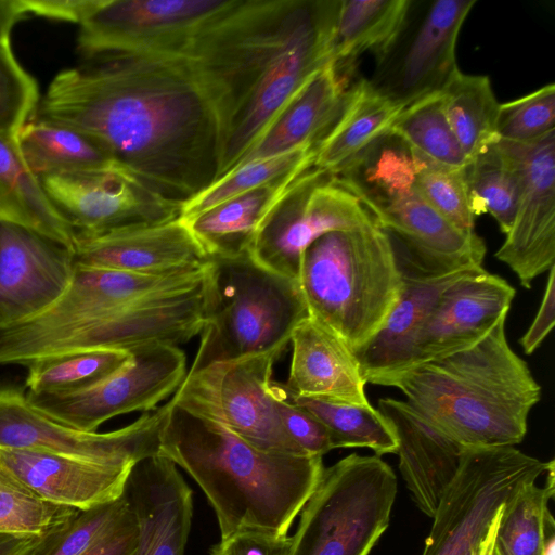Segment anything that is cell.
Listing matches in <instances>:
<instances>
[{"instance_id": "obj_1", "label": "cell", "mask_w": 555, "mask_h": 555, "mask_svg": "<svg viewBox=\"0 0 555 555\" xmlns=\"http://www.w3.org/2000/svg\"><path fill=\"white\" fill-rule=\"evenodd\" d=\"M36 117L95 140L128 173L183 205L220 176L215 107L179 56L109 54L60 72Z\"/></svg>"}, {"instance_id": "obj_2", "label": "cell", "mask_w": 555, "mask_h": 555, "mask_svg": "<svg viewBox=\"0 0 555 555\" xmlns=\"http://www.w3.org/2000/svg\"><path fill=\"white\" fill-rule=\"evenodd\" d=\"M158 455L197 482L216 513L221 539L241 529L286 535L324 469L322 456L261 450L172 399Z\"/></svg>"}, {"instance_id": "obj_3", "label": "cell", "mask_w": 555, "mask_h": 555, "mask_svg": "<svg viewBox=\"0 0 555 555\" xmlns=\"http://www.w3.org/2000/svg\"><path fill=\"white\" fill-rule=\"evenodd\" d=\"M505 321L475 346L413 365L384 386L398 388L426 423L463 448L520 443L541 387L509 347Z\"/></svg>"}, {"instance_id": "obj_4", "label": "cell", "mask_w": 555, "mask_h": 555, "mask_svg": "<svg viewBox=\"0 0 555 555\" xmlns=\"http://www.w3.org/2000/svg\"><path fill=\"white\" fill-rule=\"evenodd\" d=\"M297 281L309 317L351 350L379 330L402 286L390 241L375 219L312 242L302 255Z\"/></svg>"}, {"instance_id": "obj_5", "label": "cell", "mask_w": 555, "mask_h": 555, "mask_svg": "<svg viewBox=\"0 0 555 555\" xmlns=\"http://www.w3.org/2000/svg\"><path fill=\"white\" fill-rule=\"evenodd\" d=\"M206 321L188 372L249 354L282 352L309 317L298 281L267 270L249 254L210 258Z\"/></svg>"}, {"instance_id": "obj_6", "label": "cell", "mask_w": 555, "mask_h": 555, "mask_svg": "<svg viewBox=\"0 0 555 555\" xmlns=\"http://www.w3.org/2000/svg\"><path fill=\"white\" fill-rule=\"evenodd\" d=\"M397 491L393 469L378 455L352 453L324 467L288 555H369L389 526Z\"/></svg>"}, {"instance_id": "obj_7", "label": "cell", "mask_w": 555, "mask_h": 555, "mask_svg": "<svg viewBox=\"0 0 555 555\" xmlns=\"http://www.w3.org/2000/svg\"><path fill=\"white\" fill-rule=\"evenodd\" d=\"M293 0H241L179 55L209 96L224 134L276 49Z\"/></svg>"}, {"instance_id": "obj_8", "label": "cell", "mask_w": 555, "mask_h": 555, "mask_svg": "<svg viewBox=\"0 0 555 555\" xmlns=\"http://www.w3.org/2000/svg\"><path fill=\"white\" fill-rule=\"evenodd\" d=\"M339 4L340 0H293L263 75L224 134L219 178L235 167L287 100L333 61Z\"/></svg>"}, {"instance_id": "obj_9", "label": "cell", "mask_w": 555, "mask_h": 555, "mask_svg": "<svg viewBox=\"0 0 555 555\" xmlns=\"http://www.w3.org/2000/svg\"><path fill=\"white\" fill-rule=\"evenodd\" d=\"M205 282L206 276L195 288L152 295L11 348L0 353V365L27 366L37 359L74 350L130 351L145 345L185 344L199 335L206 321Z\"/></svg>"}, {"instance_id": "obj_10", "label": "cell", "mask_w": 555, "mask_h": 555, "mask_svg": "<svg viewBox=\"0 0 555 555\" xmlns=\"http://www.w3.org/2000/svg\"><path fill=\"white\" fill-rule=\"evenodd\" d=\"M550 462L515 447L465 449L436 508L422 555H474L499 511Z\"/></svg>"}, {"instance_id": "obj_11", "label": "cell", "mask_w": 555, "mask_h": 555, "mask_svg": "<svg viewBox=\"0 0 555 555\" xmlns=\"http://www.w3.org/2000/svg\"><path fill=\"white\" fill-rule=\"evenodd\" d=\"M280 356L249 354L188 372L171 399L261 450L306 455L286 434L273 405L270 386Z\"/></svg>"}, {"instance_id": "obj_12", "label": "cell", "mask_w": 555, "mask_h": 555, "mask_svg": "<svg viewBox=\"0 0 555 555\" xmlns=\"http://www.w3.org/2000/svg\"><path fill=\"white\" fill-rule=\"evenodd\" d=\"M476 0H411L404 20L375 57L371 87L406 107L441 92L460 70L455 47Z\"/></svg>"}, {"instance_id": "obj_13", "label": "cell", "mask_w": 555, "mask_h": 555, "mask_svg": "<svg viewBox=\"0 0 555 555\" xmlns=\"http://www.w3.org/2000/svg\"><path fill=\"white\" fill-rule=\"evenodd\" d=\"M371 212L334 176L312 166L299 175L260 222L248 254L279 275L298 279L308 246L320 236L365 225Z\"/></svg>"}, {"instance_id": "obj_14", "label": "cell", "mask_w": 555, "mask_h": 555, "mask_svg": "<svg viewBox=\"0 0 555 555\" xmlns=\"http://www.w3.org/2000/svg\"><path fill=\"white\" fill-rule=\"evenodd\" d=\"M241 0H102L80 24L85 60L109 54L179 55Z\"/></svg>"}, {"instance_id": "obj_15", "label": "cell", "mask_w": 555, "mask_h": 555, "mask_svg": "<svg viewBox=\"0 0 555 555\" xmlns=\"http://www.w3.org/2000/svg\"><path fill=\"white\" fill-rule=\"evenodd\" d=\"M130 352L118 370L86 389L70 393L25 391L26 398L48 417L82 431H96L118 415L154 411L182 384L188 373L186 356L179 346L164 344Z\"/></svg>"}, {"instance_id": "obj_16", "label": "cell", "mask_w": 555, "mask_h": 555, "mask_svg": "<svg viewBox=\"0 0 555 555\" xmlns=\"http://www.w3.org/2000/svg\"><path fill=\"white\" fill-rule=\"evenodd\" d=\"M167 403L116 430L82 431L37 410L17 388H0V448L47 452L72 459L134 466L158 455Z\"/></svg>"}, {"instance_id": "obj_17", "label": "cell", "mask_w": 555, "mask_h": 555, "mask_svg": "<svg viewBox=\"0 0 555 555\" xmlns=\"http://www.w3.org/2000/svg\"><path fill=\"white\" fill-rule=\"evenodd\" d=\"M39 182L75 233L160 223L181 215V204L160 197L122 169L53 172Z\"/></svg>"}, {"instance_id": "obj_18", "label": "cell", "mask_w": 555, "mask_h": 555, "mask_svg": "<svg viewBox=\"0 0 555 555\" xmlns=\"http://www.w3.org/2000/svg\"><path fill=\"white\" fill-rule=\"evenodd\" d=\"M205 276L206 267L156 275L75 263L70 281L51 306L29 320L0 328V353L139 299L195 288Z\"/></svg>"}, {"instance_id": "obj_19", "label": "cell", "mask_w": 555, "mask_h": 555, "mask_svg": "<svg viewBox=\"0 0 555 555\" xmlns=\"http://www.w3.org/2000/svg\"><path fill=\"white\" fill-rule=\"evenodd\" d=\"M498 142L518 169L520 197L494 256L530 289L538 275L555 266V130L529 143Z\"/></svg>"}, {"instance_id": "obj_20", "label": "cell", "mask_w": 555, "mask_h": 555, "mask_svg": "<svg viewBox=\"0 0 555 555\" xmlns=\"http://www.w3.org/2000/svg\"><path fill=\"white\" fill-rule=\"evenodd\" d=\"M74 251L24 224L0 220V328L29 320L66 288Z\"/></svg>"}, {"instance_id": "obj_21", "label": "cell", "mask_w": 555, "mask_h": 555, "mask_svg": "<svg viewBox=\"0 0 555 555\" xmlns=\"http://www.w3.org/2000/svg\"><path fill=\"white\" fill-rule=\"evenodd\" d=\"M515 293L506 280L483 268L451 283L416 335L412 366L478 344L506 318Z\"/></svg>"}, {"instance_id": "obj_22", "label": "cell", "mask_w": 555, "mask_h": 555, "mask_svg": "<svg viewBox=\"0 0 555 555\" xmlns=\"http://www.w3.org/2000/svg\"><path fill=\"white\" fill-rule=\"evenodd\" d=\"M75 263L141 274H171L201 269L210 261L183 218L75 233Z\"/></svg>"}, {"instance_id": "obj_23", "label": "cell", "mask_w": 555, "mask_h": 555, "mask_svg": "<svg viewBox=\"0 0 555 555\" xmlns=\"http://www.w3.org/2000/svg\"><path fill=\"white\" fill-rule=\"evenodd\" d=\"M124 494L139 527L132 555H183L193 495L176 464L159 455L142 460L131 469Z\"/></svg>"}, {"instance_id": "obj_24", "label": "cell", "mask_w": 555, "mask_h": 555, "mask_svg": "<svg viewBox=\"0 0 555 555\" xmlns=\"http://www.w3.org/2000/svg\"><path fill=\"white\" fill-rule=\"evenodd\" d=\"M0 460L40 499L77 511L118 500L133 468L8 448Z\"/></svg>"}, {"instance_id": "obj_25", "label": "cell", "mask_w": 555, "mask_h": 555, "mask_svg": "<svg viewBox=\"0 0 555 555\" xmlns=\"http://www.w3.org/2000/svg\"><path fill=\"white\" fill-rule=\"evenodd\" d=\"M475 269L479 268L428 276L399 268L402 286L395 306L379 330L352 350L366 384L384 386L412 366L416 335L425 318L451 283Z\"/></svg>"}, {"instance_id": "obj_26", "label": "cell", "mask_w": 555, "mask_h": 555, "mask_svg": "<svg viewBox=\"0 0 555 555\" xmlns=\"http://www.w3.org/2000/svg\"><path fill=\"white\" fill-rule=\"evenodd\" d=\"M377 410L397 437L399 469L414 503L433 517L466 448L431 427L404 400L382 398Z\"/></svg>"}, {"instance_id": "obj_27", "label": "cell", "mask_w": 555, "mask_h": 555, "mask_svg": "<svg viewBox=\"0 0 555 555\" xmlns=\"http://www.w3.org/2000/svg\"><path fill=\"white\" fill-rule=\"evenodd\" d=\"M289 373L284 384L295 397L370 404L365 380L350 347L311 317L293 331Z\"/></svg>"}, {"instance_id": "obj_28", "label": "cell", "mask_w": 555, "mask_h": 555, "mask_svg": "<svg viewBox=\"0 0 555 555\" xmlns=\"http://www.w3.org/2000/svg\"><path fill=\"white\" fill-rule=\"evenodd\" d=\"M347 80L336 72L333 61L318 70L280 108L233 169L315 146L341 108L349 87Z\"/></svg>"}, {"instance_id": "obj_29", "label": "cell", "mask_w": 555, "mask_h": 555, "mask_svg": "<svg viewBox=\"0 0 555 555\" xmlns=\"http://www.w3.org/2000/svg\"><path fill=\"white\" fill-rule=\"evenodd\" d=\"M420 165L421 155L388 130L335 173L334 181L372 215L416 191Z\"/></svg>"}, {"instance_id": "obj_30", "label": "cell", "mask_w": 555, "mask_h": 555, "mask_svg": "<svg viewBox=\"0 0 555 555\" xmlns=\"http://www.w3.org/2000/svg\"><path fill=\"white\" fill-rule=\"evenodd\" d=\"M404 107L377 93L367 79L348 87L339 113L314 146L313 166L337 173L390 127Z\"/></svg>"}, {"instance_id": "obj_31", "label": "cell", "mask_w": 555, "mask_h": 555, "mask_svg": "<svg viewBox=\"0 0 555 555\" xmlns=\"http://www.w3.org/2000/svg\"><path fill=\"white\" fill-rule=\"evenodd\" d=\"M306 170L291 173L183 219L209 258L247 254L263 217L291 183Z\"/></svg>"}, {"instance_id": "obj_32", "label": "cell", "mask_w": 555, "mask_h": 555, "mask_svg": "<svg viewBox=\"0 0 555 555\" xmlns=\"http://www.w3.org/2000/svg\"><path fill=\"white\" fill-rule=\"evenodd\" d=\"M14 141L26 166L38 179L62 171L125 170L90 135L35 115L18 130Z\"/></svg>"}, {"instance_id": "obj_33", "label": "cell", "mask_w": 555, "mask_h": 555, "mask_svg": "<svg viewBox=\"0 0 555 555\" xmlns=\"http://www.w3.org/2000/svg\"><path fill=\"white\" fill-rule=\"evenodd\" d=\"M0 220L24 224L74 249V229L46 196L14 139L1 134Z\"/></svg>"}, {"instance_id": "obj_34", "label": "cell", "mask_w": 555, "mask_h": 555, "mask_svg": "<svg viewBox=\"0 0 555 555\" xmlns=\"http://www.w3.org/2000/svg\"><path fill=\"white\" fill-rule=\"evenodd\" d=\"M411 0H340L333 37V64L344 78L356 60L377 57L399 30Z\"/></svg>"}, {"instance_id": "obj_35", "label": "cell", "mask_w": 555, "mask_h": 555, "mask_svg": "<svg viewBox=\"0 0 555 555\" xmlns=\"http://www.w3.org/2000/svg\"><path fill=\"white\" fill-rule=\"evenodd\" d=\"M548 483L522 485L505 503L495 530L492 555H544L554 535L548 502L554 494V461L547 472Z\"/></svg>"}, {"instance_id": "obj_36", "label": "cell", "mask_w": 555, "mask_h": 555, "mask_svg": "<svg viewBox=\"0 0 555 555\" xmlns=\"http://www.w3.org/2000/svg\"><path fill=\"white\" fill-rule=\"evenodd\" d=\"M463 169L474 216L490 214L506 235L520 197V177L514 160L495 140L473 156Z\"/></svg>"}, {"instance_id": "obj_37", "label": "cell", "mask_w": 555, "mask_h": 555, "mask_svg": "<svg viewBox=\"0 0 555 555\" xmlns=\"http://www.w3.org/2000/svg\"><path fill=\"white\" fill-rule=\"evenodd\" d=\"M448 121L467 162L494 142L500 103L488 76L459 70L441 91Z\"/></svg>"}, {"instance_id": "obj_38", "label": "cell", "mask_w": 555, "mask_h": 555, "mask_svg": "<svg viewBox=\"0 0 555 555\" xmlns=\"http://www.w3.org/2000/svg\"><path fill=\"white\" fill-rule=\"evenodd\" d=\"M289 396L324 425L333 449L367 448L378 456L397 453L398 441L390 423L371 403H335Z\"/></svg>"}, {"instance_id": "obj_39", "label": "cell", "mask_w": 555, "mask_h": 555, "mask_svg": "<svg viewBox=\"0 0 555 555\" xmlns=\"http://www.w3.org/2000/svg\"><path fill=\"white\" fill-rule=\"evenodd\" d=\"M130 351L74 350L37 359L26 367L25 387L34 393H70L86 389L118 370Z\"/></svg>"}, {"instance_id": "obj_40", "label": "cell", "mask_w": 555, "mask_h": 555, "mask_svg": "<svg viewBox=\"0 0 555 555\" xmlns=\"http://www.w3.org/2000/svg\"><path fill=\"white\" fill-rule=\"evenodd\" d=\"M390 130L435 164L463 168L467 159L448 121L441 92L404 107Z\"/></svg>"}, {"instance_id": "obj_41", "label": "cell", "mask_w": 555, "mask_h": 555, "mask_svg": "<svg viewBox=\"0 0 555 555\" xmlns=\"http://www.w3.org/2000/svg\"><path fill=\"white\" fill-rule=\"evenodd\" d=\"M314 146H304L281 155L242 165L223 175L182 205L181 218H190L236 195L278 181L313 166Z\"/></svg>"}, {"instance_id": "obj_42", "label": "cell", "mask_w": 555, "mask_h": 555, "mask_svg": "<svg viewBox=\"0 0 555 555\" xmlns=\"http://www.w3.org/2000/svg\"><path fill=\"white\" fill-rule=\"evenodd\" d=\"M77 512L40 499L0 460V534L42 537Z\"/></svg>"}, {"instance_id": "obj_43", "label": "cell", "mask_w": 555, "mask_h": 555, "mask_svg": "<svg viewBox=\"0 0 555 555\" xmlns=\"http://www.w3.org/2000/svg\"><path fill=\"white\" fill-rule=\"evenodd\" d=\"M128 507L122 494L116 501L78 511L42 535L27 555H81L119 522Z\"/></svg>"}, {"instance_id": "obj_44", "label": "cell", "mask_w": 555, "mask_h": 555, "mask_svg": "<svg viewBox=\"0 0 555 555\" xmlns=\"http://www.w3.org/2000/svg\"><path fill=\"white\" fill-rule=\"evenodd\" d=\"M463 168L444 167L421 155L415 185L421 196L443 218L457 229L472 233L476 232L475 216Z\"/></svg>"}, {"instance_id": "obj_45", "label": "cell", "mask_w": 555, "mask_h": 555, "mask_svg": "<svg viewBox=\"0 0 555 555\" xmlns=\"http://www.w3.org/2000/svg\"><path fill=\"white\" fill-rule=\"evenodd\" d=\"M555 130V85L511 102L500 103L495 135L498 140L529 143Z\"/></svg>"}, {"instance_id": "obj_46", "label": "cell", "mask_w": 555, "mask_h": 555, "mask_svg": "<svg viewBox=\"0 0 555 555\" xmlns=\"http://www.w3.org/2000/svg\"><path fill=\"white\" fill-rule=\"evenodd\" d=\"M39 105V88L11 48L0 39V134L14 139Z\"/></svg>"}, {"instance_id": "obj_47", "label": "cell", "mask_w": 555, "mask_h": 555, "mask_svg": "<svg viewBox=\"0 0 555 555\" xmlns=\"http://www.w3.org/2000/svg\"><path fill=\"white\" fill-rule=\"evenodd\" d=\"M270 392L282 426L304 454L323 456L333 450L324 425L292 400L284 384L272 380Z\"/></svg>"}, {"instance_id": "obj_48", "label": "cell", "mask_w": 555, "mask_h": 555, "mask_svg": "<svg viewBox=\"0 0 555 555\" xmlns=\"http://www.w3.org/2000/svg\"><path fill=\"white\" fill-rule=\"evenodd\" d=\"M292 538L260 529H241L210 548V555H288Z\"/></svg>"}, {"instance_id": "obj_49", "label": "cell", "mask_w": 555, "mask_h": 555, "mask_svg": "<svg viewBox=\"0 0 555 555\" xmlns=\"http://www.w3.org/2000/svg\"><path fill=\"white\" fill-rule=\"evenodd\" d=\"M138 540V521L129 504L119 522L81 555H132Z\"/></svg>"}, {"instance_id": "obj_50", "label": "cell", "mask_w": 555, "mask_h": 555, "mask_svg": "<svg viewBox=\"0 0 555 555\" xmlns=\"http://www.w3.org/2000/svg\"><path fill=\"white\" fill-rule=\"evenodd\" d=\"M555 321V266L548 270L545 292L531 325L519 339L526 354H531L542 344L554 326Z\"/></svg>"}, {"instance_id": "obj_51", "label": "cell", "mask_w": 555, "mask_h": 555, "mask_svg": "<svg viewBox=\"0 0 555 555\" xmlns=\"http://www.w3.org/2000/svg\"><path fill=\"white\" fill-rule=\"evenodd\" d=\"M101 2L102 0H23L27 14L79 25Z\"/></svg>"}, {"instance_id": "obj_52", "label": "cell", "mask_w": 555, "mask_h": 555, "mask_svg": "<svg viewBox=\"0 0 555 555\" xmlns=\"http://www.w3.org/2000/svg\"><path fill=\"white\" fill-rule=\"evenodd\" d=\"M25 15L23 0H0V39L10 38L13 26Z\"/></svg>"}, {"instance_id": "obj_53", "label": "cell", "mask_w": 555, "mask_h": 555, "mask_svg": "<svg viewBox=\"0 0 555 555\" xmlns=\"http://www.w3.org/2000/svg\"><path fill=\"white\" fill-rule=\"evenodd\" d=\"M41 537L0 534V555H27Z\"/></svg>"}, {"instance_id": "obj_54", "label": "cell", "mask_w": 555, "mask_h": 555, "mask_svg": "<svg viewBox=\"0 0 555 555\" xmlns=\"http://www.w3.org/2000/svg\"><path fill=\"white\" fill-rule=\"evenodd\" d=\"M502 508L496 514L490 530L488 531L485 539L481 541L478 548L475 551L474 555H492L495 530L502 514Z\"/></svg>"}]
</instances>
